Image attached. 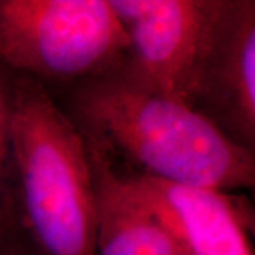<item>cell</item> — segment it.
Masks as SVG:
<instances>
[{"label": "cell", "instance_id": "7", "mask_svg": "<svg viewBox=\"0 0 255 255\" xmlns=\"http://www.w3.org/2000/svg\"><path fill=\"white\" fill-rule=\"evenodd\" d=\"M87 146L98 206L97 255H184L130 196L110 156L88 139Z\"/></svg>", "mask_w": 255, "mask_h": 255}, {"label": "cell", "instance_id": "9", "mask_svg": "<svg viewBox=\"0 0 255 255\" xmlns=\"http://www.w3.org/2000/svg\"><path fill=\"white\" fill-rule=\"evenodd\" d=\"M0 255H36L30 238L20 224L17 210L0 227Z\"/></svg>", "mask_w": 255, "mask_h": 255}, {"label": "cell", "instance_id": "1", "mask_svg": "<svg viewBox=\"0 0 255 255\" xmlns=\"http://www.w3.org/2000/svg\"><path fill=\"white\" fill-rule=\"evenodd\" d=\"M73 111L84 136L128 170L228 193L254 187L255 153L121 67L78 82Z\"/></svg>", "mask_w": 255, "mask_h": 255}, {"label": "cell", "instance_id": "6", "mask_svg": "<svg viewBox=\"0 0 255 255\" xmlns=\"http://www.w3.org/2000/svg\"><path fill=\"white\" fill-rule=\"evenodd\" d=\"M129 40L121 68L184 104L211 0H110ZM186 105V104H184Z\"/></svg>", "mask_w": 255, "mask_h": 255}, {"label": "cell", "instance_id": "4", "mask_svg": "<svg viewBox=\"0 0 255 255\" xmlns=\"http://www.w3.org/2000/svg\"><path fill=\"white\" fill-rule=\"evenodd\" d=\"M184 104L255 153L254 0H211Z\"/></svg>", "mask_w": 255, "mask_h": 255}, {"label": "cell", "instance_id": "3", "mask_svg": "<svg viewBox=\"0 0 255 255\" xmlns=\"http://www.w3.org/2000/svg\"><path fill=\"white\" fill-rule=\"evenodd\" d=\"M129 40L110 0H0V64L81 82L119 68Z\"/></svg>", "mask_w": 255, "mask_h": 255}, {"label": "cell", "instance_id": "8", "mask_svg": "<svg viewBox=\"0 0 255 255\" xmlns=\"http://www.w3.org/2000/svg\"><path fill=\"white\" fill-rule=\"evenodd\" d=\"M14 73L0 64V227L16 213L10 115Z\"/></svg>", "mask_w": 255, "mask_h": 255}, {"label": "cell", "instance_id": "5", "mask_svg": "<svg viewBox=\"0 0 255 255\" xmlns=\"http://www.w3.org/2000/svg\"><path fill=\"white\" fill-rule=\"evenodd\" d=\"M114 164L130 196L184 255H254V211L244 196L164 182Z\"/></svg>", "mask_w": 255, "mask_h": 255}, {"label": "cell", "instance_id": "2", "mask_svg": "<svg viewBox=\"0 0 255 255\" xmlns=\"http://www.w3.org/2000/svg\"><path fill=\"white\" fill-rule=\"evenodd\" d=\"M10 139L20 224L43 255H97L87 139L41 82L14 74Z\"/></svg>", "mask_w": 255, "mask_h": 255}]
</instances>
